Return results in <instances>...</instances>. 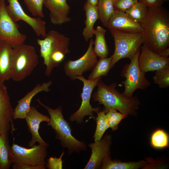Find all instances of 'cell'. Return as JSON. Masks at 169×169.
Segmentation results:
<instances>
[{
  "label": "cell",
  "mask_w": 169,
  "mask_h": 169,
  "mask_svg": "<svg viewBox=\"0 0 169 169\" xmlns=\"http://www.w3.org/2000/svg\"><path fill=\"white\" fill-rule=\"evenodd\" d=\"M114 0H98V7L99 19L104 26L106 27L108 22L115 11Z\"/></svg>",
  "instance_id": "obj_26"
},
{
  "label": "cell",
  "mask_w": 169,
  "mask_h": 169,
  "mask_svg": "<svg viewBox=\"0 0 169 169\" xmlns=\"http://www.w3.org/2000/svg\"><path fill=\"white\" fill-rule=\"evenodd\" d=\"M112 143L110 135L106 134L101 139L88 146L91 149L90 158L84 169H100L105 157L110 152Z\"/></svg>",
  "instance_id": "obj_14"
},
{
  "label": "cell",
  "mask_w": 169,
  "mask_h": 169,
  "mask_svg": "<svg viewBox=\"0 0 169 169\" xmlns=\"http://www.w3.org/2000/svg\"><path fill=\"white\" fill-rule=\"evenodd\" d=\"M12 47L7 42L0 41V83L11 79Z\"/></svg>",
  "instance_id": "obj_20"
},
{
  "label": "cell",
  "mask_w": 169,
  "mask_h": 169,
  "mask_svg": "<svg viewBox=\"0 0 169 169\" xmlns=\"http://www.w3.org/2000/svg\"><path fill=\"white\" fill-rule=\"evenodd\" d=\"M169 144V135L165 130L157 129L151 134L150 144L152 147L157 149H162L168 147Z\"/></svg>",
  "instance_id": "obj_28"
},
{
  "label": "cell",
  "mask_w": 169,
  "mask_h": 169,
  "mask_svg": "<svg viewBox=\"0 0 169 169\" xmlns=\"http://www.w3.org/2000/svg\"><path fill=\"white\" fill-rule=\"evenodd\" d=\"M147 9L145 6L138 2L125 13L131 20L141 25L146 17Z\"/></svg>",
  "instance_id": "obj_27"
},
{
  "label": "cell",
  "mask_w": 169,
  "mask_h": 169,
  "mask_svg": "<svg viewBox=\"0 0 169 169\" xmlns=\"http://www.w3.org/2000/svg\"><path fill=\"white\" fill-rule=\"evenodd\" d=\"M106 27L121 32L131 33H142L141 25L130 19L125 12L115 10L110 18Z\"/></svg>",
  "instance_id": "obj_18"
},
{
  "label": "cell",
  "mask_w": 169,
  "mask_h": 169,
  "mask_svg": "<svg viewBox=\"0 0 169 169\" xmlns=\"http://www.w3.org/2000/svg\"><path fill=\"white\" fill-rule=\"evenodd\" d=\"M18 26L7 12L5 0H0V41L7 42L13 48L24 43L27 36L20 32Z\"/></svg>",
  "instance_id": "obj_9"
},
{
  "label": "cell",
  "mask_w": 169,
  "mask_h": 169,
  "mask_svg": "<svg viewBox=\"0 0 169 169\" xmlns=\"http://www.w3.org/2000/svg\"><path fill=\"white\" fill-rule=\"evenodd\" d=\"M52 84L51 81L44 82L42 84H38L23 97L18 100V104L13 109V119H25L27 114L30 110V105L33 98L40 92L49 91L50 89L49 87Z\"/></svg>",
  "instance_id": "obj_19"
},
{
  "label": "cell",
  "mask_w": 169,
  "mask_h": 169,
  "mask_svg": "<svg viewBox=\"0 0 169 169\" xmlns=\"http://www.w3.org/2000/svg\"><path fill=\"white\" fill-rule=\"evenodd\" d=\"M153 79L154 83L158 84L160 88L168 87L169 86V66L156 71Z\"/></svg>",
  "instance_id": "obj_31"
},
{
  "label": "cell",
  "mask_w": 169,
  "mask_h": 169,
  "mask_svg": "<svg viewBox=\"0 0 169 169\" xmlns=\"http://www.w3.org/2000/svg\"><path fill=\"white\" fill-rule=\"evenodd\" d=\"M38 63V56L33 46L23 43L13 48L11 79L18 82L24 80Z\"/></svg>",
  "instance_id": "obj_5"
},
{
  "label": "cell",
  "mask_w": 169,
  "mask_h": 169,
  "mask_svg": "<svg viewBox=\"0 0 169 169\" xmlns=\"http://www.w3.org/2000/svg\"><path fill=\"white\" fill-rule=\"evenodd\" d=\"M101 77L90 80L85 79L82 75L75 77L81 81L83 83L82 91L80 94L82 101L78 109L69 117V120L71 122L76 121L78 124L83 122L84 117L89 115L94 118L95 112L99 111V107L93 108L90 104V100L92 92L94 88L97 86Z\"/></svg>",
  "instance_id": "obj_10"
},
{
  "label": "cell",
  "mask_w": 169,
  "mask_h": 169,
  "mask_svg": "<svg viewBox=\"0 0 169 169\" xmlns=\"http://www.w3.org/2000/svg\"><path fill=\"white\" fill-rule=\"evenodd\" d=\"M97 88L93 94V101H97L104 106L103 110L106 114L110 109H115L127 115H135L140 102L135 96L128 98L116 90L115 83L107 85L100 80Z\"/></svg>",
  "instance_id": "obj_2"
},
{
  "label": "cell",
  "mask_w": 169,
  "mask_h": 169,
  "mask_svg": "<svg viewBox=\"0 0 169 169\" xmlns=\"http://www.w3.org/2000/svg\"></svg>",
  "instance_id": "obj_39"
},
{
  "label": "cell",
  "mask_w": 169,
  "mask_h": 169,
  "mask_svg": "<svg viewBox=\"0 0 169 169\" xmlns=\"http://www.w3.org/2000/svg\"><path fill=\"white\" fill-rule=\"evenodd\" d=\"M33 16L43 18L44 15L43 7L44 0H23Z\"/></svg>",
  "instance_id": "obj_32"
},
{
  "label": "cell",
  "mask_w": 169,
  "mask_h": 169,
  "mask_svg": "<svg viewBox=\"0 0 169 169\" xmlns=\"http://www.w3.org/2000/svg\"><path fill=\"white\" fill-rule=\"evenodd\" d=\"M84 8L86 19L84 21L85 27L83 29L82 35L85 40L87 42L94 35L95 29L94 27L99 17L97 5H92L86 1Z\"/></svg>",
  "instance_id": "obj_21"
},
{
  "label": "cell",
  "mask_w": 169,
  "mask_h": 169,
  "mask_svg": "<svg viewBox=\"0 0 169 169\" xmlns=\"http://www.w3.org/2000/svg\"><path fill=\"white\" fill-rule=\"evenodd\" d=\"M64 154V152L62 151L60 157L58 158L50 156L47 160L46 167L49 169H62L63 161L62 159Z\"/></svg>",
  "instance_id": "obj_34"
},
{
  "label": "cell",
  "mask_w": 169,
  "mask_h": 169,
  "mask_svg": "<svg viewBox=\"0 0 169 169\" xmlns=\"http://www.w3.org/2000/svg\"><path fill=\"white\" fill-rule=\"evenodd\" d=\"M43 38L36 41L40 47V56L46 67L45 74L49 76L53 69L63 61L65 55L70 52L69 49L70 39L55 30L48 31Z\"/></svg>",
  "instance_id": "obj_3"
},
{
  "label": "cell",
  "mask_w": 169,
  "mask_h": 169,
  "mask_svg": "<svg viewBox=\"0 0 169 169\" xmlns=\"http://www.w3.org/2000/svg\"><path fill=\"white\" fill-rule=\"evenodd\" d=\"M143 44L159 54L169 45V13L161 6L147 8L141 25Z\"/></svg>",
  "instance_id": "obj_1"
},
{
  "label": "cell",
  "mask_w": 169,
  "mask_h": 169,
  "mask_svg": "<svg viewBox=\"0 0 169 169\" xmlns=\"http://www.w3.org/2000/svg\"><path fill=\"white\" fill-rule=\"evenodd\" d=\"M25 119L28 131L32 135L31 139L28 143L29 146H33L37 142L40 144H48L40 136L39 130L41 122H49L50 119L49 116L41 113L35 106H32Z\"/></svg>",
  "instance_id": "obj_17"
},
{
  "label": "cell",
  "mask_w": 169,
  "mask_h": 169,
  "mask_svg": "<svg viewBox=\"0 0 169 169\" xmlns=\"http://www.w3.org/2000/svg\"><path fill=\"white\" fill-rule=\"evenodd\" d=\"M37 100L48 111L50 119L48 124L54 130L56 138L60 141L61 145L67 149L68 155L74 152L79 153L86 150L85 142L78 140L73 136L69 123L64 118L61 106L53 109L42 103L39 99Z\"/></svg>",
  "instance_id": "obj_4"
},
{
  "label": "cell",
  "mask_w": 169,
  "mask_h": 169,
  "mask_svg": "<svg viewBox=\"0 0 169 169\" xmlns=\"http://www.w3.org/2000/svg\"><path fill=\"white\" fill-rule=\"evenodd\" d=\"M13 169H45V167L40 166H33L23 164H12Z\"/></svg>",
  "instance_id": "obj_36"
},
{
  "label": "cell",
  "mask_w": 169,
  "mask_h": 169,
  "mask_svg": "<svg viewBox=\"0 0 169 169\" xmlns=\"http://www.w3.org/2000/svg\"><path fill=\"white\" fill-rule=\"evenodd\" d=\"M97 113L96 126L93 136L95 141L100 140L106 130L109 128L104 111L103 110L102 111L100 110Z\"/></svg>",
  "instance_id": "obj_29"
},
{
  "label": "cell",
  "mask_w": 169,
  "mask_h": 169,
  "mask_svg": "<svg viewBox=\"0 0 169 169\" xmlns=\"http://www.w3.org/2000/svg\"><path fill=\"white\" fill-rule=\"evenodd\" d=\"M105 115L109 128H111L113 131L117 129L120 122L127 116L118 112L115 109L110 110L105 114Z\"/></svg>",
  "instance_id": "obj_30"
},
{
  "label": "cell",
  "mask_w": 169,
  "mask_h": 169,
  "mask_svg": "<svg viewBox=\"0 0 169 169\" xmlns=\"http://www.w3.org/2000/svg\"><path fill=\"white\" fill-rule=\"evenodd\" d=\"M49 146V144H38L28 148L13 142L11 146L14 157L13 163L26 164L33 166H40L46 168L45 159Z\"/></svg>",
  "instance_id": "obj_8"
},
{
  "label": "cell",
  "mask_w": 169,
  "mask_h": 169,
  "mask_svg": "<svg viewBox=\"0 0 169 169\" xmlns=\"http://www.w3.org/2000/svg\"><path fill=\"white\" fill-rule=\"evenodd\" d=\"M138 2V0H114L115 10L125 12Z\"/></svg>",
  "instance_id": "obj_33"
},
{
  "label": "cell",
  "mask_w": 169,
  "mask_h": 169,
  "mask_svg": "<svg viewBox=\"0 0 169 169\" xmlns=\"http://www.w3.org/2000/svg\"><path fill=\"white\" fill-rule=\"evenodd\" d=\"M66 0H44V5L50 12V20L52 24L61 25L71 21L69 16L70 8Z\"/></svg>",
  "instance_id": "obj_16"
},
{
  "label": "cell",
  "mask_w": 169,
  "mask_h": 169,
  "mask_svg": "<svg viewBox=\"0 0 169 169\" xmlns=\"http://www.w3.org/2000/svg\"><path fill=\"white\" fill-rule=\"evenodd\" d=\"M106 30L102 27L98 26L95 29L94 35L95 38L94 42V51L100 58L107 57L109 49L105 38Z\"/></svg>",
  "instance_id": "obj_23"
},
{
  "label": "cell",
  "mask_w": 169,
  "mask_h": 169,
  "mask_svg": "<svg viewBox=\"0 0 169 169\" xmlns=\"http://www.w3.org/2000/svg\"><path fill=\"white\" fill-rule=\"evenodd\" d=\"M94 42L92 38L90 39L87 50L80 58L74 61L68 60L65 63V73L71 79L75 80L76 77L90 70L97 61V57L93 50Z\"/></svg>",
  "instance_id": "obj_11"
},
{
  "label": "cell",
  "mask_w": 169,
  "mask_h": 169,
  "mask_svg": "<svg viewBox=\"0 0 169 169\" xmlns=\"http://www.w3.org/2000/svg\"><path fill=\"white\" fill-rule=\"evenodd\" d=\"M161 57L168 58L169 55V48L167 47L163 50L159 54Z\"/></svg>",
  "instance_id": "obj_37"
},
{
  "label": "cell",
  "mask_w": 169,
  "mask_h": 169,
  "mask_svg": "<svg viewBox=\"0 0 169 169\" xmlns=\"http://www.w3.org/2000/svg\"><path fill=\"white\" fill-rule=\"evenodd\" d=\"M147 8L161 7L166 2V0H138Z\"/></svg>",
  "instance_id": "obj_35"
},
{
  "label": "cell",
  "mask_w": 169,
  "mask_h": 169,
  "mask_svg": "<svg viewBox=\"0 0 169 169\" xmlns=\"http://www.w3.org/2000/svg\"><path fill=\"white\" fill-rule=\"evenodd\" d=\"M14 157L9 140L0 134V169H9Z\"/></svg>",
  "instance_id": "obj_24"
},
{
  "label": "cell",
  "mask_w": 169,
  "mask_h": 169,
  "mask_svg": "<svg viewBox=\"0 0 169 169\" xmlns=\"http://www.w3.org/2000/svg\"><path fill=\"white\" fill-rule=\"evenodd\" d=\"M138 62L140 69L145 73L156 71L169 66V58L160 56L144 44L141 47Z\"/></svg>",
  "instance_id": "obj_15"
},
{
  "label": "cell",
  "mask_w": 169,
  "mask_h": 169,
  "mask_svg": "<svg viewBox=\"0 0 169 169\" xmlns=\"http://www.w3.org/2000/svg\"><path fill=\"white\" fill-rule=\"evenodd\" d=\"M115 42V48L112 57L110 68L120 60L125 58L131 59L141 50L143 44L142 33H131L110 29Z\"/></svg>",
  "instance_id": "obj_6"
},
{
  "label": "cell",
  "mask_w": 169,
  "mask_h": 169,
  "mask_svg": "<svg viewBox=\"0 0 169 169\" xmlns=\"http://www.w3.org/2000/svg\"><path fill=\"white\" fill-rule=\"evenodd\" d=\"M112 57L100 58L92 68L88 79L93 80L107 75L110 68Z\"/></svg>",
  "instance_id": "obj_25"
},
{
  "label": "cell",
  "mask_w": 169,
  "mask_h": 169,
  "mask_svg": "<svg viewBox=\"0 0 169 169\" xmlns=\"http://www.w3.org/2000/svg\"><path fill=\"white\" fill-rule=\"evenodd\" d=\"M7 12L14 22L22 21L28 24L38 36L44 38L46 34V23L41 18L32 17L23 10L18 0H8Z\"/></svg>",
  "instance_id": "obj_12"
},
{
  "label": "cell",
  "mask_w": 169,
  "mask_h": 169,
  "mask_svg": "<svg viewBox=\"0 0 169 169\" xmlns=\"http://www.w3.org/2000/svg\"><path fill=\"white\" fill-rule=\"evenodd\" d=\"M98 0H87V1L93 5H97Z\"/></svg>",
  "instance_id": "obj_38"
},
{
  "label": "cell",
  "mask_w": 169,
  "mask_h": 169,
  "mask_svg": "<svg viewBox=\"0 0 169 169\" xmlns=\"http://www.w3.org/2000/svg\"><path fill=\"white\" fill-rule=\"evenodd\" d=\"M149 163L147 160L138 161L122 162L118 160H112L109 153L104 158L100 169H138L145 167Z\"/></svg>",
  "instance_id": "obj_22"
},
{
  "label": "cell",
  "mask_w": 169,
  "mask_h": 169,
  "mask_svg": "<svg viewBox=\"0 0 169 169\" xmlns=\"http://www.w3.org/2000/svg\"><path fill=\"white\" fill-rule=\"evenodd\" d=\"M140 51L135 54L129 64L125 65L121 71V76L125 78V80L122 82L125 88L122 93L128 98L132 97L137 89L144 90L151 85V82L145 77L146 73L141 70L139 66Z\"/></svg>",
  "instance_id": "obj_7"
},
{
  "label": "cell",
  "mask_w": 169,
  "mask_h": 169,
  "mask_svg": "<svg viewBox=\"0 0 169 169\" xmlns=\"http://www.w3.org/2000/svg\"><path fill=\"white\" fill-rule=\"evenodd\" d=\"M13 113L7 87L0 83V134L8 139Z\"/></svg>",
  "instance_id": "obj_13"
}]
</instances>
